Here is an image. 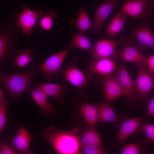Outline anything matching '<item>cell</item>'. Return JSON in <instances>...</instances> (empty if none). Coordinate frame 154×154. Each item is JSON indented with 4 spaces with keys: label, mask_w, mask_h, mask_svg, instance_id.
Segmentation results:
<instances>
[{
    "label": "cell",
    "mask_w": 154,
    "mask_h": 154,
    "mask_svg": "<svg viewBox=\"0 0 154 154\" xmlns=\"http://www.w3.org/2000/svg\"><path fill=\"white\" fill-rule=\"evenodd\" d=\"M78 131L77 128L64 131L51 125L43 129L41 133L42 137L52 145L57 153L76 154L79 153L80 149Z\"/></svg>",
    "instance_id": "cell-1"
},
{
    "label": "cell",
    "mask_w": 154,
    "mask_h": 154,
    "mask_svg": "<svg viewBox=\"0 0 154 154\" xmlns=\"http://www.w3.org/2000/svg\"><path fill=\"white\" fill-rule=\"evenodd\" d=\"M38 72V68L32 66L29 71L5 74L0 73V82L7 92L15 100L24 92L31 89L32 78Z\"/></svg>",
    "instance_id": "cell-2"
},
{
    "label": "cell",
    "mask_w": 154,
    "mask_h": 154,
    "mask_svg": "<svg viewBox=\"0 0 154 154\" xmlns=\"http://www.w3.org/2000/svg\"><path fill=\"white\" fill-rule=\"evenodd\" d=\"M23 10L18 13L14 12L15 16V24L20 29L23 35L29 37L33 32V29L38 19L42 16L44 11H35L31 9L25 4L22 5Z\"/></svg>",
    "instance_id": "cell-3"
},
{
    "label": "cell",
    "mask_w": 154,
    "mask_h": 154,
    "mask_svg": "<svg viewBox=\"0 0 154 154\" xmlns=\"http://www.w3.org/2000/svg\"><path fill=\"white\" fill-rule=\"evenodd\" d=\"M68 48L53 54L50 56L38 68V71L42 72L43 77L48 81H51L62 75V65L69 51Z\"/></svg>",
    "instance_id": "cell-4"
},
{
    "label": "cell",
    "mask_w": 154,
    "mask_h": 154,
    "mask_svg": "<svg viewBox=\"0 0 154 154\" xmlns=\"http://www.w3.org/2000/svg\"><path fill=\"white\" fill-rule=\"evenodd\" d=\"M139 70L134 82L135 91L139 100L147 106V97L153 88L154 82L145 64L138 65Z\"/></svg>",
    "instance_id": "cell-5"
},
{
    "label": "cell",
    "mask_w": 154,
    "mask_h": 154,
    "mask_svg": "<svg viewBox=\"0 0 154 154\" xmlns=\"http://www.w3.org/2000/svg\"><path fill=\"white\" fill-rule=\"evenodd\" d=\"M143 117L125 118L120 123L119 131L114 140V147L121 146L125 140L133 133L140 134L143 131Z\"/></svg>",
    "instance_id": "cell-6"
},
{
    "label": "cell",
    "mask_w": 154,
    "mask_h": 154,
    "mask_svg": "<svg viewBox=\"0 0 154 154\" xmlns=\"http://www.w3.org/2000/svg\"><path fill=\"white\" fill-rule=\"evenodd\" d=\"M32 137L30 132L20 124L15 136L8 137L6 141L17 153L33 154L29 149Z\"/></svg>",
    "instance_id": "cell-7"
},
{
    "label": "cell",
    "mask_w": 154,
    "mask_h": 154,
    "mask_svg": "<svg viewBox=\"0 0 154 154\" xmlns=\"http://www.w3.org/2000/svg\"><path fill=\"white\" fill-rule=\"evenodd\" d=\"M153 3L151 0H129L121 9L126 15L141 20L149 15Z\"/></svg>",
    "instance_id": "cell-8"
},
{
    "label": "cell",
    "mask_w": 154,
    "mask_h": 154,
    "mask_svg": "<svg viewBox=\"0 0 154 154\" xmlns=\"http://www.w3.org/2000/svg\"><path fill=\"white\" fill-rule=\"evenodd\" d=\"M122 40L104 39L98 41L95 43L91 54L94 59L118 58V51L115 49Z\"/></svg>",
    "instance_id": "cell-9"
},
{
    "label": "cell",
    "mask_w": 154,
    "mask_h": 154,
    "mask_svg": "<svg viewBox=\"0 0 154 154\" xmlns=\"http://www.w3.org/2000/svg\"><path fill=\"white\" fill-rule=\"evenodd\" d=\"M114 59L102 58L94 59L88 66L87 78L99 75L105 76L113 74L116 68Z\"/></svg>",
    "instance_id": "cell-10"
},
{
    "label": "cell",
    "mask_w": 154,
    "mask_h": 154,
    "mask_svg": "<svg viewBox=\"0 0 154 154\" xmlns=\"http://www.w3.org/2000/svg\"><path fill=\"white\" fill-rule=\"evenodd\" d=\"M116 76L124 91L125 96L130 102L133 103H137L139 100L135 93L134 82L124 64L119 66Z\"/></svg>",
    "instance_id": "cell-11"
},
{
    "label": "cell",
    "mask_w": 154,
    "mask_h": 154,
    "mask_svg": "<svg viewBox=\"0 0 154 154\" xmlns=\"http://www.w3.org/2000/svg\"><path fill=\"white\" fill-rule=\"evenodd\" d=\"M117 3V0H106L96 8L90 28L95 35H98L104 22L116 7Z\"/></svg>",
    "instance_id": "cell-12"
},
{
    "label": "cell",
    "mask_w": 154,
    "mask_h": 154,
    "mask_svg": "<svg viewBox=\"0 0 154 154\" xmlns=\"http://www.w3.org/2000/svg\"><path fill=\"white\" fill-rule=\"evenodd\" d=\"M107 100L111 102L120 97L125 96L124 91L116 76L112 74L105 76L102 81Z\"/></svg>",
    "instance_id": "cell-13"
},
{
    "label": "cell",
    "mask_w": 154,
    "mask_h": 154,
    "mask_svg": "<svg viewBox=\"0 0 154 154\" xmlns=\"http://www.w3.org/2000/svg\"><path fill=\"white\" fill-rule=\"evenodd\" d=\"M31 96L35 102L38 106L39 112L44 117H52L55 114L54 106L48 100V97L41 90L35 88L30 91Z\"/></svg>",
    "instance_id": "cell-14"
},
{
    "label": "cell",
    "mask_w": 154,
    "mask_h": 154,
    "mask_svg": "<svg viewBox=\"0 0 154 154\" xmlns=\"http://www.w3.org/2000/svg\"><path fill=\"white\" fill-rule=\"evenodd\" d=\"M9 32L1 26L0 33V63L6 62L14 54L15 42Z\"/></svg>",
    "instance_id": "cell-15"
},
{
    "label": "cell",
    "mask_w": 154,
    "mask_h": 154,
    "mask_svg": "<svg viewBox=\"0 0 154 154\" xmlns=\"http://www.w3.org/2000/svg\"><path fill=\"white\" fill-rule=\"evenodd\" d=\"M62 75L66 80L79 90L85 88L87 84L86 77L75 64H71L62 70Z\"/></svg>",
    "instance_id": "cell-16"
},
{
    "label": "cell",
    "mask_w": 154,
    "mask_h": 154,
    "mask_svg": "<svg viewBox=\"0 0 154 154\" xmlns=\"http://www.w3.org/2000/svg\"><path fill=\"white\" fill-rule=\"evenodd\" d=\"M35 88L42 91L48 97H50L55 99L58 104H62L63 98L66 93V88L64 83L57 84L52 83H47L36 84Z\"/></svg>",
    "instance_id": "cell-17"
},
{
    "label": "cell",
    "mask_w": 154,
    "mask_h": 154,
    "mask_svg": "<svg viewBox=\"0 0 154 154\" xmlns=\"http://www.w3.org/2000/svg\"><path fill=\"white\" fill-rule=\"evenodd\" d=\"M130 34L138 43L150 48L154 51V35L148 26L141 24L131 31Z\"/></svg>",
    "instance_id": "cell-18"
},
{
    "label": "cell",
    "mask_w": 154,
    "mask_h": 154,
    "mask_svg": "<svg viewBox=\"0 0 154 154\" xmlns=\"http://www.w3.org/2000/svg\"><path fill=\"white\" fill-rule=\"evenodd\" d=\"M118 58L125 61L136 63L138 65L146 64L148 57L129 44L125 45L121 50L118 51Z\"/></svg>",
    "instance_id": "cell-19"
},
{
    "label": "cell",
    "mask_w": 154,
    "mask_h": 154,
    "mask_svg": "<svg viewBox=\"0 0 154 154\" xmlns=\"http://www.w3.org/2000/svg\"><path fill=\"white\" fill-rule=\"evenodd\" d=\"M98 108L99 122H113L116 124V126H120L119 120L111 105L108 103L101 102L98 104Z\"/></svg>",
    "instance_id": "cell-20"
},
{
    "label": "cell",
    "mask_w": 154,
    "mask_h": 154,
    "mask_svg": "<svg viewBox=\"0 0 154 154\" xmlns=\"http://www.w3.org/2000/svg\"><path fill=\"white\" fill-rule=\"evenodd\" d=\"M126 16L122 12L116 14L104 31V34L109 37H113L120 32L125 24Z\"/></svg>",
    "instance_id": "cell-21"
},
{
    "label": "cell",
    "mask_w": 154,
    "mask_h": 154,
    "mask_svg": "<svg viewBox=\"0 0 154 154\" xmlns=\"http://www.w3.org/2000/svg\"><path fill=\"white\" fill-rule=\"evenodd\" d=\"M81 114L87 123L92 127H96L98 121V108L93 105L85 103L80 106Z\"/></svg>",
    "instance_id": "cell-22"
},
{
    "label": "cell",
    "mask_w": 154,
    "mask_h": 154,
    "mask_svg": "<svg viewBox=\"0 0 154 154\" xmlns=\"http://www.w3.org/2000/svg\"><path fill=\"white\" fill-rule=\"evenodd\" d=\"M33 51L31 49L21 48L19 50L14 58V61L11 64L13 68L19 67L22 68L31 62L33 59L31 57Z\"/></svg>",
    "instance_id": "cell-23"
},
{
    "label": "cell",
    "mask_w": 154,
    "mask_h": 154,
    "mask_svg": "<svg viewBox=\"0 0 154 154\" xmlns=\"http://www.w3.org/2000/svg\"><path fill=\"white\" fill-rule=\"evenodd\" d=\"M92 24L86 9L83 7H81L76 23L79 33L84 34L90 28Z\"/></svg>",
    "instance_id": "cell-24"
},
{
    "label": "cell",
    "mask_w": 154,
    "mask_h": 154,
    "mask_svg": "<svg viewBox=\"0 0 154 154\" xmlns=\"http://www.w3.org/2000/svg\"><path fill=\"white\" fill-rule=\"evenodd\" d=\"M148 143L146 141L137 139L132 143L126 144L121 150L122 154H138L146 151Z\"/></svg>",
    "instance_id": "cell-25"
},
{
    "label": "cell",
    "mask_w": 154,
    "mask_h": 154,
    "mask_svg": "<svg viewBox=\"0 0 154 154\" xmlns=\"http://www.w3.org/2000/svg\"><path fill=\"white\" fill-rule=\"evenodd\" d=\"M72 39L70 48H77L81 49L89 50L92 48L91 43L84 34L79 33L72 35Z\"/></svg>",
    "instance_id": "cell-26"
},
{
    "label": "cell",
    "mask_w": 154,
    "mask_h": 154,
    "mask_svg": "<svg viewBox=\"0 0 154 154\" xmlns=\"http://www.w3.org/2000/svg\"><path fill=\"white\" fill-rule=\"evenodd\" d=\"M81 142L83 145H94L102 146L100 136L92 128L87 129L84 132L82 136Z\"/></svg>",
    "instance_id": "cell-27"
},
{
    "label": "cell",
    "mask_w": 154,
    "mask_h": 154,
    "mask_svg": "<svg viewBox=\"0 0 154 154\" xmlns=\"http://www.w3.org/2000/svg\"><path fill=\"white\" fill-rule=\"evenodd\" d=\"M57 16L56 12L53 10L44 11L42 16L40 18L39 26L45 31H50L52 28L54 21Z\"/></svg>",
    "instance_id": "cell-28"
},
{
    "label": "cell",
    "mask_w": 154,
    "mask_h": 154,
    "mask_svg": "<svg viewBox=\"0 0 154 154\" xmlns=\"http://www.w3.org/2000/svg\"><path fill=\"white\" fill-rule=\"evenodd\" d=\"M83 150L86 154H104L106 153L102 146L94 145H84Z\"/></svg>",
    "instance_id": "cell-29"
},
{
    "label": "cell",
    "mask_w": 154,
    "mask_h": 154,
    "mask_svg": "<svg viewBox=\"0 0 154 154\" xmlns=\"http://www.w3.org/2000/svg\"><path fill=\"white\" fill-rule=\"evenodd\" d=\"M7 101L5 98L0 103V132L4 129L6 120V105Z\"/></svg>",
    "instance_id": "cell-30"
},
{
    "label": "cell",
    "mask_w": 154,
    "mask_h": 154,
    "mask_svg": "<svg viewBox=\"0 0 154 154\" xmlns=\"http://www.w3.org/2000/svg\"><path fill=\"white\" fill-rule=\"evenodd\" d=\"M143 127L148 143H154V125L146 123H143Z\"/></svg>",
    "instance_id": "cell-31"
},
{
    "label": "cell",
    "mask_w": 154,
    "mask_h": 154,
    "mask_svg": "<svg viewBox=\"0 0 154 154\" xmlns=\"http://www.w3.org/2000/svg\"><path fill=\"white\" fill-rule=\"evenodd\" d=\"M13 149L6 142V140H1L0 154H16Z\"/></svg>",
    "instance_id": "cell-32"
},
{
    "label": "cell",
    "mask_w": 154,
    "mask_h": 154,
    "mask_svg": "<svg viewBox=\"0 0 154 154\" xmlns=\"http://www.w3.org/2000/svg\"><path fill=\"white\" fill-rule=\"evenodd\" d=\"M147 106L146 116L154 117V96H151Z\"/></svg>",
    "instance_id": "cell-33"
},
{
    "label": "cell",
    "mask_w": 154,
    "mask_h": 154,
    "mask_svg": "<svg viewBox=\"0 0 154 154\" xmlns=\"http://www.w3.org/2000/svg\"><path fill=\"white\" fill-rule=\"evenodd\" d=\"M146 64L150 74H154V55L147 57Z\"/></svg>",
    "instance_id": "cell-34"
},
{
    "label": "cell",
    "mask_w": 154,
    "mask_h": 154,
    "mask_svg": "<svg viewBox=\"0 0 154 154\" xmlns=\"http://www.w3.org/2000/svg\"><path fill=\"white\" fill-rule=\"evenodd\" d=\"M5 97V93L2 88L0 89V103L2 102Z\"/></svg>",
    "instance_id": "cell-35"
},
{
    "label": "cell",
    "mask_w": 154,
    "mask_h": 154,
    "mask_svg": "<svg viewBox=\"0 0 154 154\" xmlns=\"http://www.w3.org/2000/svg\"><path fill=\"white\" fill-rule=\"evenodd\" d=\"M125 0V1H127V0Z\"/></svg>",
    "instance_id": "cell-36"
}]
</instances>
